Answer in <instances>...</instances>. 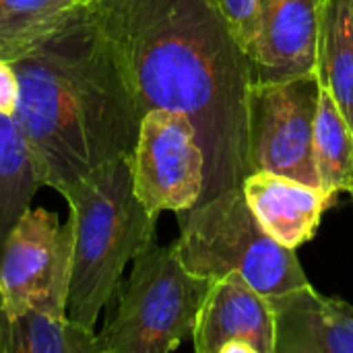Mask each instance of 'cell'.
<instances>
[{"mask_svg":"<svg viewBox=\"0 0 353 353\" xmlns=\"http://www.w3.org/2000/svg\"><path fill=\"white\" fill-rule=\"evenodd\" d=\"M325 0H259V41L250 54L252 85L316 74Z\"/></svg>","mask_w":353,"mask_h":353,"instance_id":"30bf717a","label":"cell"},{"mask_svg":"<svg viewBox=\"0 0 353 353\" xmlns=\"http://www.w3.org/2000/svg\"><path fill=\"white\" fill-rule=\"evenodd\" d=\"M77 2H81V4H87V2H91V0H77Z\"/></svg>","mask_w":353,"mask_h":353,"instance_id":"ffe728a7","label":"cell"},{"mask_svg":"<svg viewBox=\"0 0 353 353\" xmlns=\"http://www.w3.org/2000/svg\"><path fill=\"white\" fill-rule=\"evenodd\" d=\"M130 172L134 194L149 213L159 217L161 211L194 207L205 192V155L190 120L170 110L147 112Z\"/></svg>","mask_w":353,"mask_h":353,"instance_id":"ba28073f","label":"cell"},{"mask_svg":"<svg viewBox=\"0 0 353 353\" xmlns=\"http://www.w3.org/2000/svg\"><path fill=\"white\" fill-rule=\"evenodd\" d=\"M196 353H275V319L267 296L240 273L213 279L196 316Z\"/></svg>","mask_w":353,"mask_h":353,"instance_id":"9c48e42d","label":"cell"},{"mask_svg":"<svg viewBox=\"0 0 353 353\" xmlns=\"http://www.w3.org/2000/svg\"><path fill=\"white\" fill-rule=\"evenodd\" d=\"M316 79L353 132V0H325L316 41Z\"/></svg>","mask_w":353,"mask_h":353,"instance_id":"4fadbf2b","label":"cell"},{"mask_svg":"<svg viewBox=\"0 0 353 353\" xmlns=\"http://www.w3.org/2000/svg\"><path fill=\"white\" fill-rule=\"evenodd\" d=\"M0 353H101L97 333L43 308L8 319L0 312Z\"/></svg>","mask_w":353,"mask_h":353,"instance_id":"5bb4252c","label":"cell"},{"mask_svg":"<svg viewBox=\"0 0 353 353\" xmlns=\"http://www.w3.org/2000/svg\"><path fill=\"white\" fill-rule=\"evenodd\" d=\"M19 101L12 118L58 194L95 170L130 157L141 112L120 50L91 2L12 62Z\"/></svg>","mask_w":353,"mask_h":353,"instance_id":"7a4b0ae2","label":"cell"},{"mask_svg":"<svg viewBox=\"0 0 353 353\" xmlns=\"http://www.w3.org/2000/svg\"><path fill=\"white\" fill-rule=\"evenodd\" d=\"M74 232L68 319L95 331L99 312L120 290L122 271L155 242L157 215L132 188L130 157H120L62 192Z\"/></svg>","mask_w":353,"mask_h":353,"instance_id":"3957f363","label":"cell"},{"mask_svg":"<svg viewBox=\"0 0 353 353\" xmlns=\"http://www.w3.org/2000/svg\"><path fill=\"white\" fill-rule=\"evenodd\" d=\"M350 196H352V201H353V188H352V192H350Z\"/></svg>","mask_w":353,"mask_h":353,"instance_id":"44dd1931","label":"cell"},{"mask_svg":"<svg viewBox=\"0 0 353 353\" xmlns=\"http://www.w3.org/2000/svg\"><path fill=\"white\" fill-rule=\"evenodd\" d=\"M19 101V79L12 62L0 60V112L12 116Z\"/></svg>","mask_w":353,"mask_h":353,"instance_id":"d6986e66","label":"cell"},{"mask_svg":"<svg viewBox=\"0 0 353 353\" xmlns=\"http://www.w3.org/2000/svg\"><path fill=\"white\" fill-rule=\"evenodd\" d=\"M77 0H0V60L14 62L79 10Z\"/></svg>","mask_w":353,"mask_h":353,"instance_id":"2e32d148","label":"cell"},{"mask_svg":"<svg viewBox=\"0 0 353 353\" xmlns=\"http://www.w3.org/2000/svg\"><path fill=\"white\" fill-rule=\"evenodd\" d=\"M178 259L194 275L217 279L240 273L263 296L308 285L296 250L273 240L250 211L244 190L230 188L178 211Z\"/></svg>","mask_w":353,"mask_h":353,"instance_id":"277c9868","label":"cell"},{"mask_svg":"<svg viewBox=\"0 0 353 353\" xmlns=\"http://www.w3.org/2000/svg\"><path fill=\"white\" fill-rule=\"evenodd\" d=\"M314 163L321 190L333 199L353 188V132L335 99L321 87L314 118Z\"/></svg>","mask_w":353,"mask_h":353,"instance_id":"e0dca14e","label":"cell"},{"mask_svg":"<svg viewBox=\"0 0 353 353\" xmlns=\"http://www.w3.org/2000/svg\"><path fill=\"white\" fill-rule=\"evenodd\" d=\"M41 186L43 178L17 120L0 112V252L4 238Z\"/></svg>","mask_w":353,"mask_h":353,"instance_id":"9a60e30c","label":"cell"},{"mask_svg":"<svg viewBox=\"0 0 353 353\" xmlns=\"http://www.w3.org/2000/svg\"><path fill=\"white\" fill-rule=\"evenodd\" d=\"M205 2L225 19L236 39L240 41V46L250 58V54L256 48L259 31H261L259 0H205Z\"/></svg>","mask_w":353,"mask_h":353,"instance_id":"ac0fdd59","label":"cell"},{"mask_svg":"<svg viewBox=\"0 0 353 353\" xmlns=\"http://www.w3.org/2000/svg\"><path fill=\"white\" fill-rule=\"evenodd\" d=\"M114 37L139 112L170 110L194 126L205 155L199 203L250 174V58L205 0H91Z\"/></svg>","mask_w":353,"mask_h":353,"instance_id":"6da1fadb","label":"cell"},{"mask_svg":"<svg viewBox=\"0 0 353 353\" xmlns=\"http://www.w3.org/2000/svg\"><path fill=\"white\" fill-rule=\"evenodd\" d=\"M275 319V353H353V306L310 283L267 298Z\"/></svg>","mask_w":353,"mask_h":353,"instance_id":"8fae6325","label":"cell"},{"mask_svg":"<svg viewBox=\"0 0 353 353\" xmlns=\"http://www.w3.org/2000/svg\"><path fill=\"white\" fill-rule=\"evenodd\" d=\"M319 93L316 74L252 85L248 105L250 174L275 172L321 188L314 163Z\"/></svg>","mask_w":353,"mask_h":353,"instance_id":"52a82bcc","label":"cell"},{"mask_svg":"<svg viewBox=\"0 0 353 353\" xmlns=\"http://www.w3.org/2000/svg\"><path fill=\"white\" fill-rule=\"evenodd\" d=\"M72 221L60 225L46 209H27L0 252V312L14 319L29 308L68 314Z\"/></svg>","mask_w":353,"mask_h":353,"instance_id":"8992f818","label":"cell"},{"mask_svg":"<svg viewBox=\"0 0 353 353\" xmlns=\"http://www.w3.org/2000/svg\"><path fill=\"white\" fill-rule=\"evenodd\" d=\"M242 190L263 230L292 250L314 238L325 211L339 201L319 186L275 172L248 174Z\"/></svg>","mask_w":353,"mask_h":353,"instance_id":"7c38bea8","label":"cell"},{"mask_svg":"<svg viewBox=\"0 0 353 353\" xmlns=\"http://www.w3.org/2000/svg\"><path fill=\"white\" fill-rule=\"evenodd\" d=\"M211 279L194 275L174 244L151 242L132 261L118 308L97 333L101 353H170L194 333Z\"/></svg>","mask_w":353,"mask_h":353,"instance_id":"5b68a950","label":"cell"}]
</instances>
